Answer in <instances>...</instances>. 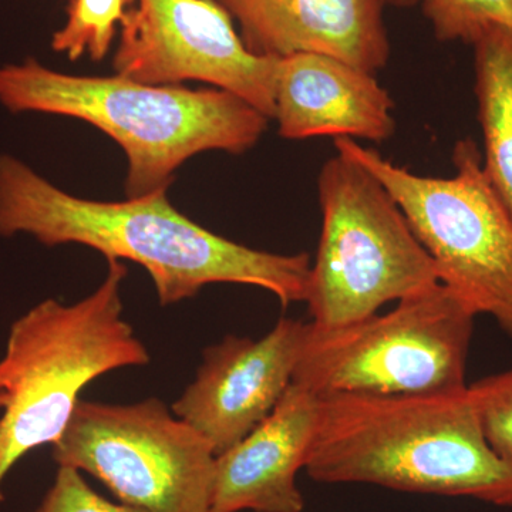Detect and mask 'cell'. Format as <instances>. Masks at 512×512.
I'll return each mask as SVG.
<instances>
[{
    "label": "cell",
    "instance_id": "cell-1",
    "mask_svg": "<svg viewBox=\"0 0 512 512\" xmlns=\"http://www.w3.org/2000/svg\"><path fill=\"white\" fill-rule=\"evenodd\" d=\"M30 235L46 247L79 244L143 266L161 306L195 298L204 286L265 289L291 305L305 301L311 256L245 247L190 220L167 190L106 202L60 190L25 161L0 154V237Z\"/></svg>",
    "mask_w": 512,
    "mask_h": 512
},
{
    "label": "cell",
    "instance_id": "cell-2",
    "mask_svg": "<svg viewBox=\"0 0 512 512\" xmlns=\"http://www.w3.org/2000/svg\"><path fill=\"white\" fill-rule=\"evenodd\" d=\"M319 399L303 468L312 480L512 507V470L485 439L468 387L456 393Z\"/></svg>",
    "mask_w": 512,
    "mask_h": 512
},
{
    "label": "cell",
    "instance_id": "cell-3",
    "mask_svg": "<svg viewBox=\"0 0 512 512\" xmlns=\"http://www.w3.org/2000/svg\"><path fill=\"white\" fill-rule=\"evenodd\" d=\"M0 106L86 121L113 138L128 161L127 198L167 190L178 168L204 151L242 154L269 119L235 94L147 84L128 77L73 76L36 59L0 66Z\"/></svg>",
    "mask_w": 512,
    "mask_h": 512
},
{
    "label": "cell",
    "instance_id": "cell-4",
    "mask_svg": "<svg viewBox=\"0 0 512 512\" xmlns=\"http://www.w3.org/2000/svg\"><path fill=\"white\" fill-rule=\"evenodd\" d=\"M99 288L76 303L46 299L12 323L0 359L2 484L30 451L62 437L87 384L113 370L146 366L150 353L124 319L121 261H107Z\"/></svg>",
    "mask_w": 512,
    "mask_h": 512
},
{
    "label": "cell",
    "instance_id": "cell-5",
    "mask_svg": "<svg viewBox=\"0 0 512 512\" xmlns=\"http://www.w3.org/2000/svg\"><path fill=\"white\" fill-rule=\"evenodd\" d=\"M318 192L322 231L303 301L312 326L342 328L441 284L402 208L365 167L336 154Z\"/></svg>",
    "mask_w": 512,
    "mask_h": 512
},
{
    "label": "cell",
    "instance_id": "cell-6",
    "mask_svg": "<svg viewBox=\"0 0 512 512\" xmlns=\"http://www.w3.org/2000/svg\"><path fill=\"white\" fill-rule=\"evenodd\" d=\"M335 148L392 194L441 284L512 338V218L484 173L476 141H458L456 174L448 178L414 174L353 138H335Z\"/></svg>",
    "mask_w": 512,
    "mask_h": 512
},
{
    "label": "cell",
    "instance_id": "cell-7",
    "mask_svg": "<svg viewBox=\"0 0 512 512\" xmlns=\"http://www.w3.org/2000/svg\"><path fill=\"white\" fill-rule=\"evenodd\" d=\"M476 313L437 284L350 325L309 335L293 383L330 394H441L466 390Z\"/></svg>",
    "mask_w": 512,
    "mask_h": 512
},
{
    "label": "cell",
    "instance_id": "cell-8",
    "mask_svg": "<svg viewBox=\"0 0 512 512\" xmlns=\"http://www.w3.org/2000/svg\"><path fill=\"white\" fill-rule=\"evenodd\" d=\"M52 457L97 478L131 507L214 512V448L156 397L134 404L80 400Z\"/></svg>",
    "mask_w": 512,
    "mask_h": 512
},
{
    "label": "cell",
    "instance_id": "cell-9",
    "mask_svg": "<svg viewBox=\"0 0 512 512\" xmlns=\"http://www.w3.org/2000/svg\"><path fill=\"white\" fill-rule=\"evenodd\" d=\"M133 2L120 26L116 74L147 84L208 83L274 119L278 59L254 55L217 0Z\"/></svg>",
    "mask_w": 512,
    "mask_h": 512
},
{
    "label": "cell",
    "instance_id": "cell-10",
    "mask_svg": "<svg viewBox=\"0 0 512 512\" xmlns=\"http://www.w3.org/2000/svg\"><path fill=\"white\" fill-rule=\"evenodd\" d=\"M308 335L309 322L282 318L261 339L225 336L204 350L197 376L173 413L220 456L274 412L292 384Z\"/></svg>",
    "mask_w": 512,
    "mask_h": 512
},
{
    "label": "cell",
    "instance_id": "cell-11",
    "mask_svg": "<svg viewBox=\"0 0 512 512\" xmlns=\"http://www.w3.org/2000/svg\"><path fill=\"white\" fill-rule=\"evenodd\" d=\"M254 55L315 53L377 73L390 59L383 0H217Z\"/></svg>",
    "mask_w": 512,
    "mask_h": 512
},
{
    "label": "cell",
    "instance_id": "cell-12",
    "mask_svg": "<svg viewBox=\"0 0 512 512\" xmlns=\"http://www.w3.org/2000/svg\"><path fill=\"white\" fill-rule=\"evenodd\" d=\"M393 111L392 96L375 73L315 53L278 59L274 120L286 140L333 137L383 143L396 133Z\"/></svg>",
    "mask_w": 512,
    "mask_h": 512
},
{
    "label": "cell",
    "instance_id": "cell-13",
    "mask_svg": "<svg viewBox=\"0 0 512 512\" xmlns=\"http://www.w3.org/2000/svg\"><path fill=\"white\" fill-rule=\"evenodd\" d=\"M319 396L293 383L274 412L245 439L217 456L214 512H302L296 484L311 451Z\"/></svg>",
    "mask_w": 512,
    "mask_h": 512
},
{
    "label": "cell",
    "instance_id": "cell-14",
    "mask_svg": "<svg viewBox=\"0 0 512 512\" xmlns=\"http://www.w3.org/2000/svg\"><path fill=\"white\" fill-rule=\"evenodd\" d=\"M471 46L484 173L512 218V30L493 26Z\"/></svg>",
    "mask_w": 512,
    "mask_h": 512
},
{
    "label": "cell",
    "instance_id": "cell-15",
    "mask_svg": "<svg viewBox=\"0 0 512 512\" xmlns=\"http://www.w3.org/2000/svg\"><path fill=\"white\" fill-rule=\"evenodd\" d=\"M133 0H70L62 29L53 33L52 49L70 60L89 53L101 60L110 52L114 37Z\"/></svg>",
    "mask_w": 512,
    "mask_h": 512
},
{
    "label": "cell",
    "instance_id": "cell-16",
    "mask_svg": "<svg viewBox=\"0 0 512 512\" xmlns=\"http://www.w3.org/2000/svg\"><path fill=\"white\" fill-rule=\"evenodd\" d=\"M440 42L473 45L485 30L503 26L512 30V0H420Z\"/></svg>",
    "mask_w": 512,
    "mask_h": 512
},
{
    "label": "cell",
    "instance_id": "cell-17",
    "mask_svg": "<svg viewBox=\"0 0 512 512\" xmlns=\"http://www.w3.org/2000/svg\"><path fill=\"white\" fill-rule=\"evenodd\" d=\"M468 393L485 439L512 470V367L468 384Z\"/></svg>",
    "mask_w": 512,
    "mask_h": 512
},
{
    "label": "cell",
    "instance_id": "cell-18",
    "mask_svg": "<svg viewBox=\"0 0 512 512\" xmlns=\"http://www.w3.org/2000/svg\"><path fill=\"white\" fill-rule=\"evenodd\" d=\"M33 512H146L127 504H116L96 493L72 467H59L55 483Z\"/></svg>",
    "mask_w": 512,
    "mask_h": 512
},
{
    "label": "cell",
    "instance_id": "cell-19",
    "mask_svg": "<svg viewBox=\"0 0 512 512\" xmlns=\"http://www.w3.org/2000/svg\"><path fill=\"white\" fill-rule=\"evenodd\" d=\"M383 2L393 8L409 9L419 5L420 0H383Z\"/></svg>",
    "mask_w": 512,
    "mask_h": 512
},
{
    "label": "cell",
    "instance_id": "cell-20",
    "mask_svg": "<svg viewBox=\"0 0 512 512\" xmlns=\"http://www.w3.org/2000/svg\"><path fill=\"white\" fill-rule=\"evenodd\" d=\"M3 407V397H2V389H0V412H2Z\"/></svg>",
    "mask_w": 512,
    "mask_h": 512
}]
</instances>
